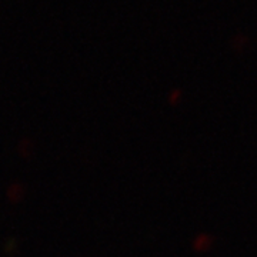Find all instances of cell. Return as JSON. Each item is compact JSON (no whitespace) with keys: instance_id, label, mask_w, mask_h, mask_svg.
Returning <instances> with one entry per match:
<instances>
[{"instance_id":"6da1fadb","label":"cell","mask_w":257,"mask_h":257,"mask_svg":"<svg viewBox=\"0 0 257 257\" xmlns=\"http://www.w3.org/2000/svg\"><path fill=\"white\" fill-rule=\"evenodd\" d=\"M23 196H25V187H23L22 184H12L9 187V190H8V197H9V200H12L13 203L20 202V200L23 199Z\"/></svg>"}]
</instances>
